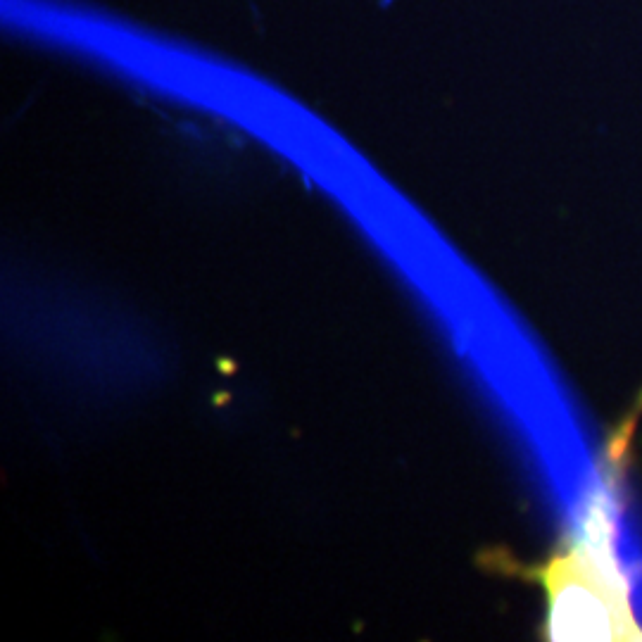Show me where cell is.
<instances>
[{
	"instance_id": "1",
	"label": "cell",
	"mask_w": 642,
	"mask_h": 642,
	"mask_svg": "<svg viewBox=\"0 0 642 642\" xmlns=\"http://www.w3.org/2000/svg\"><path fill=\"white\" fill-rule=\"evenodd\" d=\"M547 638L642 640L628 588L614 559L590 545H576L545 566Z\"/></svg>"
}]
</instances>
